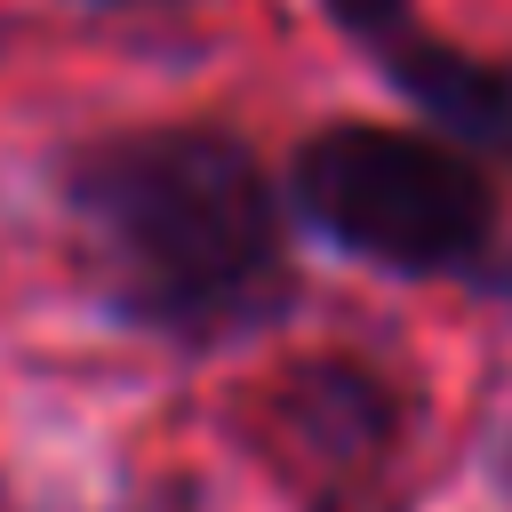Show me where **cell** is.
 <instances>
[{
  "label": "cell",
  "instance_id": "6da1fadb",
  "mask_svg": "<svg viewBox=\"0 0 512 512\" xmlns=\"http://www.w3.org/2000/svg\"><path fill=\"white\" fill-rule=\"evenodd\" d=\"M64 200L112 304L160 336L216 344L280 312L288 248L256 152L224 128H128L64 168Z\"/></svg>",
  "mask_w": 512,
  "mask_h": 512
},
{
  "label": "cell",
  "instance_id": "5b68a950",
  "mask_svg": "<svg viewBox=\"0 0 512 512\" xmlns=\"http://www.w3.org/2000/svg\"><path fill=\"white\" fill-rule=\"evenodd\" d=\"M496 296H504V304H512V264H504V272H496Z\"/></svg>",
  "mask_w": 512,
  "mask_h": 512
},
{
  "label": "cell",
  "instance_id": "7a4b0ae2",
  "mask_svg": "<svg viewBox=\"0 0 512 512\" xmlns=\"http://www.w3.org/2000/svg\"><path fill=\"white\" fill-rule=\"evenodd\" d=\"M296 208L352 256L392 272H456L488 248V176L416 128L336 120L296 152Z\"/></svg>",
  "mask_w": 512,
  "mask_h": 512
},
{
  "label": "cell",
  "instance_id": "277c9868",
  "mask_svg": "<svg viewBox=\"0 0 512 512\" xmlns=\"http://www.w3.org/2000/svg\"><path fill=\"white\" fill-rule=\"evenodd\" d=\"M280 424L296 432L304 456L352 464V456H376V448L392 440V392H384V376H368L360 360H320V368H296V376H288Z\"/></svg>",
  "mask_w": 512,
  "mask_h": 512
},
{
  "label": "cell",
  "instance_id": "3957f363",
  "mask_svg": "<svg viewBox=\"0 0 512 512\" xmlns=\"http://www.w3.org/2000/svg\"><path fill=\"white\" fill-rule=\"evenodd\" d=\"M360 48L392 72V88L432 120L448 128V144L464 152H504L512 160V56H472L456 40H432L416 24V8L400 0L392 16H376L360 32Z\"/></svg>",
  "mask_w": 512,
  "mask_h": 512
}]
</instances>
